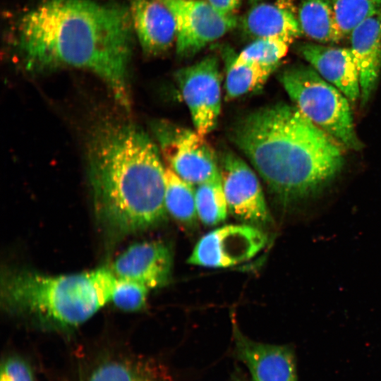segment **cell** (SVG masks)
<instances>
[{"mask_svg":"<svg viewBox=\"0 0 381 381\" xmlns=\"http://www.w3.org/2000/svg\"><path fill=\"white\" fill-rule=\"evenodd\" d=\"M129 8L93 0H45L19 20L16 47L32 71L71 66L88 70L130 107L133 45Z\"/></svg>","mask_w":381,"mask_h":381,"instance_id":"obj_1","label":"cell"},{"mask_svg":"<svg viewBox=\"0 0 381 381\" xmlns=\"http://www.w3.org/2000/svg\"><path fill=\"white\" fill-rule=\"evenodd\" d=\"M88 141L93 205L106 231L121 237L165 221L166 167L152 139L130 121L104 119Z\"/></svg>","mask_w":381,"mask_h":381,"instance_id":"obj_2","label":"cell"},{"mask_svg":"<svg viewBox=\"0 0 381 381\" xmlns=\"http://www.w3.org/2000/svg\"><path fill=\"white\" fill-rule=\"evenodd\" d=\"M230 136L283 205L315 193L344 165L340 145L294 105L254 110L237 120Z\"/></svg>","mask_w":381,"mask_h":381,"instance_id":"obj_3","label":"cell"},{"mask_svg":"<svg viewBox=\"0 0 381 381\" xmlns=\"http://www.w3.org/2000/svg\"><path fill=\"white\" fill-rule=\"evenodd\" d=\"M116 277L111 269L49 276L7 271L1 278V304L7 312L56 328L75 327L111 301Z\"/></svg>","mask_w":381,"mask_h":381,"instance_id":"obj_4","label":"cell"},{"mask_svg":"<svg viewBox=\"0 0 381 381\" xmlns=\"http://www.w3.org/2000/svg\"><path fill=\"white\" fill-rule=\"evenodd\" d=\"M294 106L341 146L358 151L363 145L355 127L349 100L310 66L297 65L280 75Z\"/></svg>","mask_w":381,"mask_h":381,"instance_id":"obj_5","label":"cell"},{"mask_svg":"<svg viewBox=\"0 0 381 381\" xmlns=\"http://www.w3.org/2000/svg\"><path fill=\"white\" fill-rule=\"evenodd\" d=\"M153 131L168 167L186 181L196 186L220 175L219 157L205 135L164 121Z\"/></svg>","mask_w":381,"mask_h":381,"instance_id":"obj_6","label":"cell"},{"mask_svg":"<svg viewBox=\"0 0 381 381\" xmlns=\"http://www.w3.org/2000/svg\"><path fill=\"white\" fill-rule=\"evenodd\" d=\"M175 80L195 126L206 135L216 127L221 111V74L218 59L207 56L198 63L182 68Z\"/></svg>","mask_w":381,"mask_h":381,"instance_id":"obj_7","label":"cell"},{"mask_svg":"<svg viewBox=\"0 0 381 381\" xmlns=\"http://www.w3.org/2000/svg\"><path fill=\"white\" fill-rule=\"evenodd\" d=\"M267 236L249 224H229L202 236L187 262L207 267L224 268L242 263L267 244Z\"/></svg>","mask_w":381,"mask_h":381,"instance_id":"obj_8","label":"cell"},{"mask_svg":"<svg viewBox=\"0 0 381 381\" xmlns=\"http://www.w3.org/2000/svg\"><path fill=\"white\" fill-rule=\"evenodd\" d=\"M219 167L228 210L236 219L252 226L270 224L272 217L259 179L253 170L235 153H220Z\"/></svg>","mask_w":381,"mask_h":381,"instance_id":"obj_9","label":"cell"},{"mask_svg":"<svg viewBox=\"0 0 381 381\" xmlns=\"http://www.w3.org/2000/svg\"><path fill=\"white\" fill-rule=\"evenodd\" d=\"M173 13L176 24V53L191 56L222 37L237 23L236 16L223 15L202 0H161Z\"/></svg>","mask_w":381,"mask_h":381,"instance_id":"obj_10","label":"cell"},{"mask_svg":"<svg viewBox=\"0 0 381 381\" xmlns=\"http://www.w3.org/2000/svg\"><path fill=\"white\" fill-rule=\"evenodd\" d=\"M172 267L169 246L163 241H147L131 245L115 259L111 270L117 278L155 289L169 284Z\"/></svg>","mask_w":381,"mask_h":381,"instance_id":"obj_11","label":"cell"},{"mask_svg":"<svg viewBox=\"0 0 381 381\" xmlns=\"http://www.w3.org/2000/svg\"><path fill=\"white\" fill-rule=\"evenodd\" d=\"M234 335L236 356L253 381H297L295 356L289 346L253 341L235 326Z\"/></svg>","mask_w":381,"mask_h":381,"instance_id":"obj_12","label":"cell"},{"mask_svg":"<svg viewBox=\"0 0 381 381\" xmlns=\"http://www.w3.org/2000/svg\"><path fill=\"white\" fill-rule=\"evenodd\" d=\"M302 56L326 81L340 90L351 102L361 97L358 70L350 48L304 43Z\"/></svg>","mask_w":381,"mask_h":381,"instance_id":"obj_13","label":"cell"},{"mask_svg":"<svg viewBox=\"0 0 381 381\" xmlns=\"http://www.w3.org/2000/svg\"><path fill=\"white\" fill-rule=\"evenodd\" d=\"M133 27L143 52L158 55L176 40V24L170 9L161 0H131Z\"/></svg>","mask_w":381,"mask_h":381,"instance_id":"obj_14","label":"cell"},{"mask_svg":"<svg viewBox=\"0 0 381 381\" xmlns=\"http://www.w3.org/2000/svg\"><path fill=\"white\" fill-rule=\"evenodd\" d=\"M349 36L359 73L361 104L365 106L377 87L381 71V6L355 27Z\"/></svg>","mask_w":381,"mask_h":381,"instance_id":"obj_15","label":"cell"},{"mask_svg":"<svg viewBox=\"0 0 381 381\" xmlns=\"http://www.w3.org/2000/svg\"><path fill=\"white\" fill-rule=\"evenodd\" d=\"M245 31L255 39L279 37L291 42L302 34L293 11L277 4H255L246 14Z\"/></svg>","mask_w":381,"mask_h":381,"instance_id":"obj_16","label":"cell"},{"mask_svg":"<svg viewBox=\"0 0 381 381\" xmlns=\"http://www.w3.org/2000/svg\"><path fill=\"white\" fill-rule=\"evenodd\" d=\"M297 19L302 34L319 44L344 39L330 0H299Z\"/></svg>","mask_w":381,"mask_h":381,"instance_id":"obj_17","label":"cell"},{"mask_svg":"<svg viewBox=\"0 0 381 381\" xmlns=\"http://www.w3.org/2000/svg\"><path fill=\"white\" fill-rule=\"evenodd\" d=\"M226 68L225 92L232 100L260 89L276 67L255 63H236L237 54L229 47L222 49Z\"/></svg>","mask_w":381,"mask_h":381,"instance_id":"obj_18","label":"cell"},{"mask_svg":"<svg viewBox=\"0 0 381 381\" xmlns=\"http://www.w3.org/2000/svg\"><path fill=\"white\" fill-rule=\"evenodd\" d=\"M193 186L166 167L164 201L167 211L188 227L195 225L198 216Z\"/></svg>","mask_w":381,"mask_h":381,"instance_id":"obj_19","label":"cell"},{"mask_svg":"<svg viewBox=\"0 0 381 381\" xmlns=\"http://www.w3.org/2000/svg\"><path fill=\"white\" fill-rule=\"evenodd\" d=\"M195 186V206L200 221L207 226L223 222L229 210L220 175Z\"/></svg>","mask_w":381,"mask_h":381,"instance_id":"obj_20","label":"cell"},{"mask_svg":"<svg viewBox=\"0 0 381 381\" xmlns=\"http://www.w3.org/2000/svg\"><path fill=\"white\" fill-rule=\"evenodd\" d=\"M292 42L279 37L255 39L236 57V63H255L277 68Z\"/></svg>","mask_w":381,"mask_h":381,"instance_id":"obj_21","label":"cell"},{"mask_svg":"<svg viewBox=\"0 0 381 381\" xmlns=\"http://www.w3.org/2000/svg\"><path fill=\"white\" fill-rule=\"evenodd\" d=\"M343 37L381 6V0H330Z\"/></svg>","mask_w":381,"mask_h":381,"instance_id":"obj_22","label":"cell"},{"mask_svg":"<svg viewBox=\"0 0 381 381\" xmlns=\"http://www.w3.org/2000/svg\"><path fill=\"white\" fill-rule=\"evenodd\" d=\"M149 289L137 282L116 277L111 301L123 311H138L145 306Z\"/></svg>","mask_w":381,"mask_h":381,"instance_id":"obj_23","label":"cell"},{"mask_svg":"<svg viewBox=\"0 0 381 381\" xmlns=\"http://www.w3.org/2000/svg\"><path fill=\"white\" fill-rule=\"evenodd\" d=\"M88 381H142L128 366L120 363H108L99 367Z\"/></svg>","mask_w":381,"mask_h":381,"instance_id":"obj_24","label":"cell"},{"mask_svg":"<svg viewBox=\"0 0 381 381\" xmlns=\"http://www.w3.org/2000/svg\"><path fill=\"white\" fill-rule=\"evenodd\" d=\"M1 373L8 376L11 381H34L28 364L18 357H11L3 364Z\"/></svg>","mask_w":381,"mask_h":381,"instance_id":"obj_25","label":"cell"},{"mask_svg":"<svg viewBox=\"0 0 381 381\" xmlns=\"http://www.w3.org/2000/svg\"><path fill=\"white\" fill-rule=\"evenodd\" d=\"M243 0H208L210 5L223 15H233Z\"/></svg>","mask_w":381,"mask_h":381,"instance_id":"obj_26","label":"cell"},{"mask_svg":"<svg viewBox=\"0 0 381 381\" xmlns=\"http://www.w3.org/2000/svg\"><path fill=\"white\" fill-rule=\"evenodd\" d=\"M1 381H11L8 376L5 375L4 373H1Z\"/></svg>","mask_w":381,"mask_h":381,"instance_id":"obj_27","label":"cell"},{"mask_svg":"<svg viewBox=\"0 0 381 381\" xmlns=\"http://www.w3.org/2000/svg\"><path fill=\"white\" fill-rule=\"evenodd\" d=\"M251 4H255L259 1L260 0H249Z\"/></svg>","mask_w":381,"mask_h":381,"instance_id":"obj_28","label":"cell"}]
</instances>
